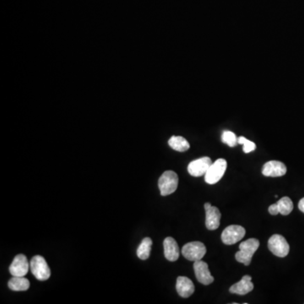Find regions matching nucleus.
Wrapping results in <instances>:
<instances>
[{"label":"nucleus","instance_id":"f257e3e1","mask_svg":"<svg viewBox=\"0 0 304 304\" xmlns=\"http://www.w3.org/2000/svg\"><path fill=\"white\" fill-rule=\"evenodd\" d=\"M260 247V241L256 239H250L242 242L239 245V251L236 253V260L244 266H250L253 256Z\"/></svg>","mask_w":304,"mask_h":304},{"label":"nucleus","instance_id":"f03ea898","mask_svg":"<svg viewBox=\"0 0 304 304\" xmlns=\"http://www.w3.org/2000/svg\"><path fill=\"white\" fill-rule=\"evenodd\" d=\"M178 177L173 171H166L158 181L160 192L162 196L172 195L178 189Z\"/></svg>","mask_w":304,"mask_h":304},{"label":"nucleus","instance_id":"7ed1b4c3","mask_svg":"<svg viewBox=\"0 0 304 304\" xmlns=\"http://www.w3.org/2000/svg\"><path fill=\"white\" fill-rule=\"evenodd\" d=\"M30 267L33 276L38 281H47L51 276L49 266L41 255H36L31 259Z\"/></svg>","mask_w":304,"mask_h":304},{"label":"nucleus","instance_id":"20e7f679","mask_svg":"<svg viewBox=\"0 0 304 304\" xmlns=\"http://www.w3.org/2000/svg\"><path fill=\"white\" fill-rule=\"evenodd\" d=\"M228 167V162L223 158L217 159L211 164L205 175V180L209 184H215L222 179Z\"/></svg>","mask_w":304,"mask_h":304},{"label":"nucleus","instance_id":"39448f33","mask_svg":"<svg viewBox=\"0 0 304 304\" xmlns=\"http://www.w3.org/2000/svg\"><path fill=\"white\" fill-rule=\"evenodd\" d=\"M206 254V247L201 242H190L182 249V255L189 261L202 260Z\"/></svg>","mask_w":304,"mask_h":304},{"label":"nucleus","instance_id":"423d86ee","mask_svg":"<svg viewBox=\"0 0 304 304\" xmlns=\"http://www.w3.org/2000/svg\"><path fill=\"white\" fill-rule=\"evenodd\" d=\"M268 248L270 251L277 257L284 258L289 254L290 246L283 236L275 234L269 239Z\"/></svg>","mask_w":304,"mask_h":304},{"label":"nucleus","instance_id":"0eeeda50","mask_svg":"<svg viewBox=\"0 0 304 304\" xmlns=\"http://www.w3.org/2000/svg\"><path fill=\"white\" fill-rule=\"evenodd\" d=\"M246 231L239 225H231L222 232V240L223 244L233 245L244 239Z\"/></svg>","mask_w":304,"mask_h":304},{"label":"nucleus","instance_id":"6e6552de","mask_svg":"<svg viewBox=\"0 0 304 304\" xmlns=\"http://www.w3.org/2000/svg\"><path fill=\"white\" fill-rule=\"evenodd\" d=\"M211 164L212 162L211 158L208 156H204L190 162L188 166V172L193 177H201L206 175Z\"/></svg>","mask_w":304,"mask_h":304},{"label":"nucleus","instance_id":"1a4fd4ad","mask_svg":"<svg viewBox=\"0 0 304 304\" xmlns=\"http://www.w3.org/2000/svg\"><path fill=\"white\" fill-rule=\"evenodd\" d=\"M30 268V263L24 255H18L9 266V272L13 277H25Z\"/></svg>","mask_w":304,"mask_h":304},{"label":"nucleus","instance_id":"9d476101","mask_svg":"<svg viewBox=\"0 0 304 304\" xmlns=\"http://www.w3.org/2000/svg\"><path fill=\"white\" fill-rule=\"evenodd\" d=\"M206 209V226L208 230H216L219 228L220 222L222 214L220 212L219 209L216 206H212L211 203L205 204Z\"/></svg>","mask_w":304,"mask_h":304},{"label":"nucleus","instance_id":"9b49d317","mask_svg":"<svg viewBox=\"0 0 304 304\" xmlns=\"http://www.w3.org/2000/svg\"><path fill=\"white\" fill-rule=\"evenodd\" d=\"M194 270H195V277L198 282L203 285H210L214 282V277L211 276L209 271V266L206 262L201 261H195L194 263Z\"/></svg>","mask_w":304,"mask_h":304},{"label":"nucleus","instance_id":"f8f14e48","mask_svg":"<svg viewBox=\"0 0 304 304\" xmlns=\"http://www.w3.org/2000/svg\"><path fill=\"white\" fill-rule=\"evenodd\" d=\"M262 173L266 177H283L287 173V167L283 162L279 161H270L264 165Z\"/></svg>","mask_w":304,"mask_h":304},{"label":"nucleus","instance_id":"ddd939ff","mask_svg":"<svg viewBox=\"0 0 304 304\" xmlns=\"http://www.w3.org/2000/svg\"><path fill=\"white\" fill-rule=\"evenodd\" d=\"M176 289L179 296L187 299L195 293V285L192 281L186 277H179L177 279Z\"/></svg>","mask_w":304,"mask_h":304},{"label":"nucleus","instance_id":"4468645a","mask_svg":"<svg viewBox=\"0 0 304 304\" xmlns=\"http://www.w3.org/2000/svg\"><path fill=\"white\" fill-rule=\"evenodd\" d=\"M254 290V284L252 283V277L250 276H244L241 281L231 287L229 292L231 294L238 295H246Z\"/></svg>","mask_w":304,"mask_h":304},{"label":"nucleus","instance_id":"2eb2a0df","mask_svg":"<svg viewBox=\"0 0 304 304\" xmlns=\"http://www.w3.org/2000/svg\"><path fill=\"white\" fill-rule=\"evenodd\" d=\"M163 247H164L165 258L167 259V261H171V262L178 261L180 252H179V247L175 239L171 237L165 239L164 242H163Z\"/></svg>","mask_w":304,"mask_h":304},{"label":"nucleus","instance_id":"dca6fc26","mask_svg":"<svg viewBox=\"0 0 304 304\" xmlns=\"http://www.w3.org/2000/svg\"><path fill=\"white\" fill-rule=\"evenodd\" d=\"M8 286L10 290L21 292L29 289L30 283L24 277H13V278L8 281Z\"/></svg>","mask_w":304,"mask_h":304},{"label":"nucleus","instance_id":"f3484780","mask_svg":"<svg viewBox=\"0 0 304 304\" xmlns=\"http://www.w3.org/2000/svg\"><path fill=\"white\" fill-rule=\"evenodd\" d=\"M168 145H170L171 148L173 149L174 151L179 152L188 151L190 147L189 141L182 136H172L170 140H168Z\"/></svg>","mask_w":304,"mask_h":304},{"label":"nucleus","instance_id":"a211bd4d","mask_svg":"<svg viewBox=\"0 0 304 304\" xmlns=\"http://www.w3.org/2000/svg\"><path fill=\"white\" fill-rule=\"evenodd\" d=\"M151 247H152V240L150 238H145L143 239L140 246L138 247V257L142 261L147 260L151 255Z\"/></svg>","mask_w":304,"mask_h":304},{"label":"nucleus","instance_id":"6ab92c4d","mask_svg":"<svg viewBox=\"0 0 304 304\" xmlns=\"http://www.w3.org/2000/svg\"><path fill=\"white\" fill-rule=\"evenodd\" d=\"M280 214L288 216L294 210V203L289 197H283L277 202Z\"/></svg>","mask_w":304,"mask_h":304},{"label":"nucleus","instance_id":"aec40b11","mask_svg":"<svg viewBox=\"0 0 304 304\" xmlns=\"http://www.w3.org/2000/svg\"><path fill=\"white\" fill-rule=\"evenodd\" d=\"M222 141L230 147H234L239 144V137L233 132L226 130L222 133Z\"/></svg>","mask_w":304,"mask_h":304},{"label":"nucleus","instance_id":"412c9836","mask_svg":"<svg viewBox=\"0 0 304 304\" xmlns=\"http://www.w3.org/2000/svg\"><path fill=\"white\" fill-rule=\"evenodd\" d=\"M239 145H244L243 150H244V153H250V152H252V151H255V149H256L255 143L253 142L251 140H248L244 136L239 137Z\"/></svg>","mask_w":304,"mask_h":304},{"label":"nucleus","instance_id":"4be33fe9","mask_svg":"<svg viewBox=\"0 0 304 304\" xmlns=\"http://www.w3.org/2000/svg\"><path fill=\"white\" fill-rule=\"evenodd\" d=\"M269 212H270V214L272 215V216H277V215H278V214L280 213L279 209H278L277 203H276V204H273V205H272V206L269 207Z\"/></svg>","mask_w":304,"mask_h":304},{"label":"nucleus","instance_id":"5701e85b","mask_svg":"<svg viewBox=\"0 0 304 304\" xmlns=\"http://www.w3.org/2000/svg\"><path fill=\"white\" fill-rule=\"evenodd\" d=\"M299 208L303 213H304V198H303V199L299 201Z\"/></svg>","mask_w":304,"mask_h":304}]
</instances>
